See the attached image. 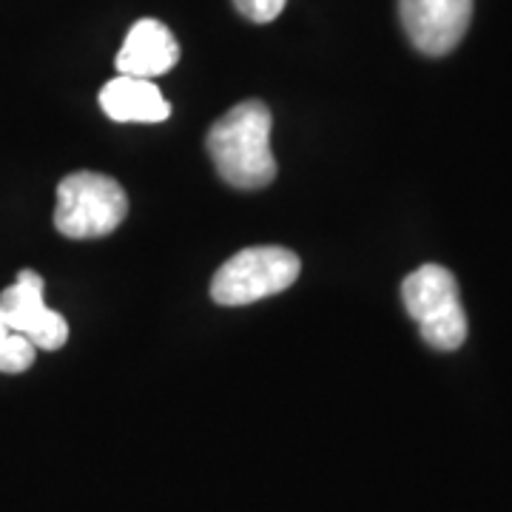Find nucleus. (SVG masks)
Masks as SVG:
<instances>
[{"instance_id": "nucleus-3", "label": "nucleus", "mask_w": 512, "mask_h": 512, "mask_svg": "<svg viewBox=\"0 0 512 512\" xmlns=\"http://www.w3.org/2000/svg\"><path fill=\"white\" fill-rule=\"evenodd\" d=\"M402 299L407 313L419 322L430 348L458 350L467 339V316L458 299V282L441 265H421L404 279Z\"/></svg>"}, {"instance_id": "nucleus-9", "label": "nucleus", "mask_w": 512, "mask_h": 512, "mask_svg": "<svg viewBox=\"0 0 512 512\" xmlns=\"http://www.w3.org/2000/svg\"><path fill=\"white\" fill-rule=\"evenodd\" d=\"M35 345L9 328L6 316L0 313V373H23L35 365Z\"/></svg>"}, {"instance_id": "nucleus-6", "label": "nucleus", "mask_w": 512, "mask_h": 512, "mask_svg": "<svg viewBox=\"0 0 512 512\" xmlns=\"http://www.w3.org/2000/svg\"><path fill=\"white\" fill-rule=\"evenodd\" d=\"M399 18L421 55L444 57L467 35L473 0H399Z\"/></svg>"}, {"instance_id": "nucleus-8", "label": "nucleus", "mask_w": 512, "mask_h": 512, "mask_svg": "<svg viewBox=\"0 0 512 512\" xmlns=\"http://www.w3.org/2000/svg\"><path fill=\"white\" fill-rule=\"evenodd\" d=\"M100 106L114 123H163L171 106L163 92L143 77L117 74L100 92Z\"/></svg>"}, {"instance_id": "nucleus-5", "label": "nucleus", "mask_w": 512, "mask_h": 512, "mask_svg": "<svg viewBox=\"0 0 512 512\" xmlns=\"http://www.w3.org/2000/svg\"><path fill=\"white\" fill-rule=\"evenodd\" d=\"M0 313L9 328L26 336L37 350H60L69 339L66 319L43 302V276L20 271L18 279L0 293Z\"/></svg>"}, {"instance_id": "nucleus-1", "label": "nucleus", "mask_w": 512, "mask_h": 512, "mask_svg": "<svg viewBox=\"0 0 512 512\" xmlns=\"http://www.w3.org/2000/svg\"><path fill=\"white\" fill-rule=\"evenodd\" d=\"M271 126L274 117L262 100L239 103L211 126L205 146L225 183L239 191H256L274 183Z\"/></svg>"}, {"instance_id": "nucleus-2", "label": "nucleus", "mask_w": 512, "mask_h": 512, "mask_svg": "<svg viewBox=\"0 0 512 512\" xmlns=\"http://www.w3.org/2000/svg\"><path fill=\"white\" fill-rule=\"evenodd\" d=\"M128 214L123 185L97 171H74L57 185L55 228L69 239L109 237Z\"/></svg>"}, {"instance_id": "nucleus-7", "label": "nucleus", "mask_w": 512, "mask_h": 512, "mask_svg": "<svg viewBox=\"0 0 512 512\" xmlns=\"http://www.w3.org/2000/svg\"><path fill=\"white\" fill-rule=\"evenodd\" d=\"M180 60V46L171 35V29L160 20H137L126 35L123 49L117 52V74L154 80L160 74L171 72Z\"/></svg>"}, {"instance_id": "nucleus-4", "label": "nucleus", "mask_w": 512, "mask_h": 512, "mask_svg": "<svg viewBox=\"0 0 512 512\" xmlns=\"http://www.w3.org/2000/svg\"><path fill=\"white\" fill-rule=\"evenodd\" d=\"M302 271L299 256L279 245L245 248L222 265L211 282V299L217 305H251L265 296L291 288Z\"/></svg>"}, {"instance_id": "nucleus-10", "label": "nucleus", "mask_w": 512, "mask_h": 512, "mask_svg": "<svg viewBox=\"0 0 512 512\" xmlns=\"http://www.w3.org/2000/svg\"><path fill=\"white\" fill-rule=\"evenodd\" d=\"M288 0H234L239 12L254 23H271L282 15Z\"/></svg>"}]
</instances>
